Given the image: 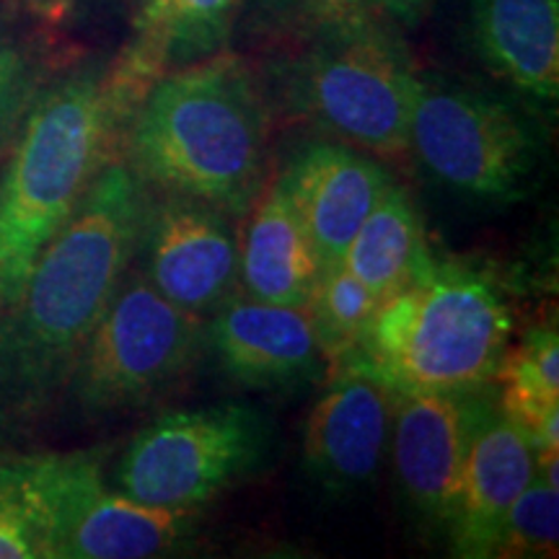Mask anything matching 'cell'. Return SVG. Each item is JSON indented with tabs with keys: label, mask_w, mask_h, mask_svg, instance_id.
Here are the masks:
<instances>
[{
	"label": "cell",
	"mask_w": 559,
	"mask_h": 559,
	"mask_svg": "<svg viewBox=\"0 0 559 559\" xmlns=\"http://www.w3.org/2000/svg\"><path fill=\"white\" fill-rule=\"evenodd\" d=\"M353 9L368 11L389 24H417L428 13L432 0H349Z\"/></svg>",
	"instance_id": "25"
},
{
	"label": "cell",
	"mask_w": 559,
	"mask_h": 559,
	"mask_svg": "<svg viewBox=\"0 0 559 559\" xmlns=\"http://www.w3.org/2000/svg\"><path fill=\"white\" fill-rule=\"evenodd\" d=\"M145 187L109 160L0 309V443L26 436L66 396L91 330L135 260Z\"/></svg>",
	"instance_id": "1"
},
{
	"label": "cell",
	"mask_w": 559,
	"mask_h": 559,
	"mask_svg": "<svg viewBox=\"0 0 559 559\" xmlns=\"http://www.w3.org/2000/svg\"><path fill=\"white\" fill-rule=\"evenodd\" d=\"M241 0H138L135 29L109 62V81L124 115H132L166 70L226 50Z\"/></svg>",
	"instance_id": "16"
},
{
	"label": "cell",
	"mask_w": 559,
	"mask_h": 559,
	"mask_svg": "<svg viewBox=\"0 0 559 559\" xmlns=\"http://www.w3.org/2000/svg\"><path fill=\"white\" fill-rule=\"evenodd\" d=\"M107 451L55 453L58 559H145L179 551L200 531V508H160L109 489Z\"/></svg>",
	"instance_id": "9"
},
{
	"label": "cell",
	"mask_w": 559,
	"mask_h": 559,
	"mask_svg": "<svg viewBox=\"0 0 559 559\" xmlns=\"http://www.w3.org/2000/svg\"><path fill=\"white\" fill-rule=\"evenodd\" d=\"M379 306L381 300L342 262L319 270L306 309L330 366L360 345Z\"/></svg>",
	"instance_id": "22"
},
{
	"label": "cell",
	"mask_w": 559,
	"mask_h": 559,
	"mask_svg": "<svg viewBox=\"0 0 559 559\" xmlns=\"http://www.w3.org/2000/svg\"><path fill=\"white\" fill-rule=\"evenodd\" d=\"M122 130L107 60L41 83L0 169V309L24 288L96 174L120 156Z\"/></svg>",
	"instance_id": "3"
},
{
	"label": "cell",
	"mask_w": 559,
	"mask_h": 559,
	"mask_svg": "<svg viewBox=\"0 0 559 559\" xmlns=\"http://www.w3.org/2000/svg\"><path fill=\"white\" fill-rule=\"evenodd\" d=\"M495 383L506 415L526 432L534 453L559 451V337L536 326L508 347Z\"/></svg>",
	"instance_id": "20"
},
{
	"label": "cell",
	"mask_w": 559,
	"mask_h": 559,
	"mask_svg": "<svg viewBox=\"0 0 559 559\" xmlns=\"http://www.w3.org/2000/svg\"><path fill=\"white\" fill-rule=\"evenodd\" d=\"M0 559H58L55 453L0 451Z\"/></svg>",
	"instance_id": "21"
},
{
	"label": "cell",
	"mask_w": 559,
	"mask_h": 559,
	"mask_svg": "<svg viewBox=\"0 0 559 559\" xmlns=\"http://www.w3.org/2000/svg\"><path fill=\"white\" fill-rule=\"evenodd\" d=\"M272 451V423L239 402L166 412L135 432L111 485L160 508H202L254 477Z\"/></svg>",
	"instance_id": "7"
},
{
	"label": "cell",
	"mask_w": 559,
	"mask_h": 559,
	"mask_svg": "<svg viewBox=\"0 0 559 559\" xmlns=\"http://www.w3.org/2000/svg\"><path fill=\"white\" fill-rule=\"evenodd\" d=\"M311 39L283 68L300 117L381 158L409 153L417 70L389 21L360 9L313 13Z\"/></svg>",
	"instance_id": "5"
},
{
	"label": "cell",
	"mask_w": 559,
	"mask_h": 559,
	"mask_svg": "<svg viewBox=\"0 0 559 559\" xmlns=\"http://www.w3.org/2000/svg\"><path fill=\"white\" fill-rule=\"evenodd\" d=\"M205 342L223 373L251 389L306 386L326 366L306 306L234 296L213 311Z\"/></svg>",
	"instance_id": "14"
},
{
	"label": "cell",
	"mask_w": 559,
	"mask_h": 559,
	"mask_svg": "<svg viewBox=\"0 0 559 559\" xmlns=\"http://www.w3.org/2000/svg\"><path fill=\"white\" fill-rule=\"evenodd\" d=\"M24 9L32 13L34 19H39L41 24L58 26L62 21H68L70 13H73L75 0H21Z\"/></svg>",
	"instance_id": "26"
},
{
	"label": "cell",
	"mask_w": 559,
	"mask_h": 559,
	"mask_svg": "<svg viewBox=\"0 0 559 559\" xmlns=\"http://www.w3.org/2000/svg\"><path fill=\"white\" fill-rule=\"evenodd\" d=\"M466 451L464 394H396L389 453L404 502L419 526L449 534Z\"/></svg>",
	"instance_id": "13"
},
{
	"label": "cell",
	"mask_w": 559,
	"mask_h": 559,
	"mask_svg": "<svg viewBox=\"0 0 559 559\" xmlns=\"http://www.w3.org/2000/svg\"><path fill=\"white\" fill-rule=\"evenodd\" d=\"M428 260L430 251L415 202L391 179L349 241L342 264L383 304L407 288Z\"/></svg>",
	"instance_id": "19"
},
{
	"label": "cell",
	"mask_w": 559,
	"mask_h": 559,
	"mask_svg": "<svg viewBox=\"0 0 559 559\" xmlns=\"http://www.w3.org/2000/svg\"><path fill=\"white\" fill-rule=\"evenodd\" d=\"M464 407V479L445 542L456 557L489 559L510 506L536 477V453L526 432L502 412L495 383L466 391Z\"/></svg>",
	"instance_id": "11"
},
{
	"label": "cell",
	"mask_w": 559,
	"mask_h": 559,
	"mask_svg": "<svg viewBox=\"0 0 559 559\" xmlns=\"http://www.w3.org/2000/svg\"><path fill=\"white\" fill-rule=\"evenodd\" d=\"M120 156L143 187L243 218L267 158V104L254 70L228 50L166 70L132 109Z\"/></svg>",
	"instance_id": "2"
},
{
	"label": "cell",
	"mask_w": 559,
	"mask_h": 559,
	"mask_svg": "<svg viewBox=\"0 0 559 559\" xmlns=\"http://www.w3.org/2000/svg\"><path fill=\"white\" fill-rule=\"evenodd\" d=\"M559 539V487L539 474L515 498L500 526L495 557H549Z\"/></svg>",
	"instance_id": "23"
},
{
	"label": "cell",
	"mask_w": 559,
	"mask_h": 559,
	"mask_svg": "<svg viewBox=\"0 0 559 559\" xmlns=\"http://www.w3.org/2000/svg\"><path fill=\"white\" fill-rule=\"evenodd\" d=\"M138 251L153 288L198 317L221 309L239 290V234L230 215L202 200H145Z\"/></svg>",
	"instance_id": "10"
},
{
	"label": "cell",
	"mask_w": 559,
	"mask_h": 559,
	"mask_svg": "<svg viewBox=\"0 0 559 559\" xmlns=\"http://www.w3.org/2000/svg\"><path fill=\"white\" fill-rule=\"evenodd\" d=\"M510 334L513 311L500 280L430 254L407 288L383 300L360 345L340 362L368 370L394 394H466L495 383Z\"/></svg>",
	"instance_id": "4"
},
{
	"label": "cell",
	"mask_w": 559,
	"mask_h": 559,
	"mask_svg": "<svg viewBox=\"0 0 559 559\" xmlns=\"http://www.w3.org/2000/svg\"><path fill=\"white\" fill-rule=\"evenodd\" d=\"M45 79V60L37 41L0 29V158L9 153Z\"/></svg>",
	"instance_id": "24"
},
{
	"label": "cell",
	"mask_w": 559,
	"mask_h": 559,
	"mask_svg": "<svg viewBox=\"0 0 559 559\" xmlns=\"http://www.w3.org/2000/svg\"><path fill=\"white\" fill-rule=\"evenodd\" d=\"M474 52L495 79L526 104L555 109L559 99L557 0H472Z\"/></svg>",
	"instance_id": "17"
},
{
	"label": "cell",
	"mask_w": 559,
	"mask_h": 559,
	"mask_svg": "<svg viewBox=\"0 0 559 559\" xmlns=\"http://www.w3.org/2000/svg\"><path fill=\"white\" fill-rule=\"evenodd\" d=\"M280 177L309 234L319 270L342 262L366 215L391 185L381 160L332 140L306 143Z\"/></svg>",
	"instance_id": "15"
},
{
	"label": "cell",
	"mask_w": 559,
	"mask_h": 559,
	"mask_svg": "<svg viewBox=\"0 0 559 559\" xmlns=\"http://www.w3.org/2000/svg\"><path fill=\"white\" fill-rule=\"evenodd\" d=\"M394 402V391L368 370L332 366L304 432L306 472L324 492L347 498L379 479L389 456Z\"/></svg>",
	"instance_id": "12"
},
{
	"label": "cell",
	"mask_w": 559,
	"mask_h": 559,
	"mask_svg": "<svg viewBox=\"0 0 559 559\" xmlns=\"http://www.w3.org/2000/svg\"><path fill=\"white\" fill-rule=\"evenodd\" d=\"M409 153L443 190L485 205L526 200L544 138L521 104L440 73H417Z\"/></svg>",
	"instance_id": "6"
},
{
	"label": "cell",
	"mask_w": 559,
	"mask_h": 559,
	"mask_svg": "<svg viewBox=\"0 0 559 559\" xmlns=\"http://www.w3.org/2000/svg\"><path fill=\"white\" fill-rule=\"evenodd\" d=\"M260 192V200L247 210L249 218L239 239L243 296L280 306H306L319 275L309 234L280 174Z\"/></svg>",
	"instance_id": "18"
},
{
	"label": "cell",
	"mask_w": 559,
	"mask_h": 559,
	"mask_svg": "<svg viewBox=\"0 0 559 559\" xmlns=\"http://www.w3.org/2000/svg\"><path fill=\"white\" fill-rule=\"evenodd\" d=\"M200 319L160 296L143 272L128 270L75 360L66 400L88 417L156 400L190 370Z\"/></svg>",
	"instance_id": "8"
},
{
	"label": "cell",
	"mask_w": 559,
	"mask_h": 559,
	"mask_svg": "<svg viewBox=\"0 0 559 559\" xmlns=\"http://www.w3.org/2000/svg\"><path fill=\"white\" fill-rule=\"evenodd\" d=\"M311 5L313 13H324V11H337V9H353L349 0H306Z\"/></svg>",
	"instance_id": "27"
}]
</instances>
